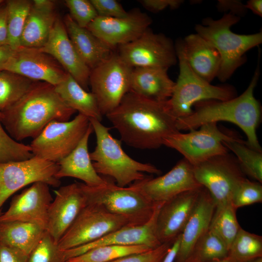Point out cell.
Listing matches in <instances>:
<instances>
[{"label": "cell", "mask_w": 262, "mask_h": 262, "mask_svg": "<svg viewBox=\"0 0 262 262\" xmlns=\"http://www.w3.org/2000/svg\"><path fill=\"white\" fill-rule=\"evenodd\" d=\"M228 249L222 240L209 229L195 245L187 262H210L225 259Z\"/></svg>", "instance_id": "37"}, {"label": "cell", "mask_w": 262, "mask_h": 262, "mask_svg": "<svg viewBox=\"0 0 262 262\" xmlns=\"http://www.w3.org/2000/svg\"><path fill=\"white\" fill-rule=\"evenodd\" d=\"M90 124L89 118L79 113L71 120L53 121L33 139L31 151L35 156L57 163L75 149Z\"/></svg>", "instance_id": "9"}, {"label": "cell", "mask_w": 262, "mask_h": 262, "mask_svg": "<svg viewBox=\"0 0 262 262\" xmlns=\"http://www.w3.org/2000/svg\"><path fill=\"white\" fill-rule=\"evenodd\" d=\"M37 82L8 71H0V112L17 101Z\"/></svg>", "instance_id": "32"}, {"label": "cell", "mask_w": 262, "mask_h": 262, "mask_svg": "<svg viewBox=\"0 0 262 262\" xmlns=\"http://www.w3.org/2000/svg\"><path fill=\"white\" fill-rule=\"evenodd\" d=\"M64 250L60 249L46 230L42 238L28 256L27 262H66Z\"/></svg>", "instance_id": "39"}, {"label": "cell", "mask_w": 262, "mask_h": 262, "mask_svg": "<svg viewBox=\"0 0 262 262\" xmlns=\"http://www.w3.org/2000/svg\"><path fill=\"white\" fill-rule=\"evenodd\" d=\"M181 240V234L175 239L162 262H174L178 252Z\"/></svg>", "instance_id": "49"}, {"label": "cell", "mask_w": 262, "mask_h": 262, "mask_svg": "<svg viewBox=\"0 0 262 262\" xmlns=\"http://www.w3.org/2000/svg\"><path fill=\"white\" fill-rule=\"evenodd\" d=\"M223 144L235 155L243 173L262 183V152L251 148L246 141L239 138L225 141Z\"/></svg>", "instance_id": "31"}, {"label": "cell", "mask_w": 262, "mask_h": 262, "mask_svg": "<svg viewBox=\"0 0 262 262\" xmlns=\"http://www.w3.org/2000/svg\"><path fill=\"white\" fill-rule=\"evenodd\" d=\"M65 4L72 19L81 27L86 28L98 16L90 0H66Z\"/></svg>", "instance_id": "41"}, {"label": "cell", "mask_w": 262, "mask_h": 262, "mask_svg": "<svg viewBox=\"0 0 262 262\" xmlns=\"http://www.w3.org/2000/svg\"><path fill=\"white\" fill-rule=\"evenodd\" d=\"M3 2V0H0V4L1 3Z\"/></svg>", "instance_id": "53"}, {"label": "cell", "mask_w": 262, "mask_h": 262, "mask_svg": "<svg viewBox=\"0 0 262 262\" xmlns=\"http://www.w3.org/2000/svg\"><path fill=\"white\" fill-rule=\"evenodd\" d=\"M186 133L180 131L166 138L163 143L178 151L193 166L209 159L228 153L223 142L238 137L221 131L217 123L201 126Z\"/></svg>", "instance_id": "11"}, {"label": "cell", "mask_w": 262, "mask_h": 262, "mask_svg": "<svg viewBox=\"0 0 262 262\" xmlns=\"http://www.w3.org/2000/svg\"><path fill=\"white\" fill-rule=\"evenodd\" d=\"M120 58L131 67H155L168 69L177 63L175 46L162 33H154L149 28L140 37L119 46Z\"/></svg>", "instance_id": "14"}, {"label": "cell", "mask_w": 262, "mask_h": 262, "mask_svg": "<svg viewBox=\"0 0 262 262\" xmlns=\"http://www.w3.org/2000/svg\"><path fill=\"white\" fill-rule=\"evenodd\" d=\"M231 262L227 259H225L222 260L217 261H213V262Z\"/></svg>", "instance_id": "52"}, {"label": "cell", "mask_w": 262, "mask_h": 262, "mask_svg": "<svg viewBox=\"0 0 262 262\" xmlns=\"http://www.w3.org/2000/svg\"><path fill=\"white\" fill-rule=\"evenodd\" d=\"M57 163L36 156L16 162L0 164V209L7 199L23 187L36 182L58 187L61 181L56 177Z\"/></svg>", "instance_id": "13"}, {"label": "cell", "mask_w": 262, "mask_h": 262, "mask_svg": "<svg viewBox=\"0 0 262 262\" xmlns=\"http://www.w3.org/2000/svg\"><path fill=\"white\" fill-rule=\"evenodd\" d=\"M32 1L11 0L7 2L8 45L14 50L20 47V39Z\"/></svg>", "instance_id": "36"}, {"label": "cell", "mask_w": 262, "mask_h": 262, "mask_svg": "<svg viewBox=\"0 0 262 262\" xmlns=\"http://www.w3.org/2000/svg\"><path fill=\"white\" fill-rule=\"evenodd\" d=\"M248 262H262V257L255 258Z\"/></svg>", "instance_id": "51"}, {"label": "cell", "mask_w": 262, "mask_h": 262, "mask_svg": "<svg viewBox=\"0 0 262 262\" xmlns=\"http://www.w3.org/2000/svg\"><path fill=\"white\" fill-rule=\"evenodd\" d=\"M240 17L229 13L220 19L205 18L203 24L195 26L198 34L218 51L221 58L217 77L224 82L246 61L245 54L262 43V32L251 34H238L231 31V27L240 20Z\"/></svg>", "instance_id": "4"}, {"label": "cell", "mask_w": 262, "mask_h": 262, "mask_svg": "<svg viewBox=\"0 0 262 262\" xmlns=\"http://www.w3.org/2000/svg\"><path fill=\"white\" fill-rule=\"evenodd\" d=\"M246 9H249L253 13L261 17L262 16V0H250L245 5Z\"/></svg>", "instance_id": "50"}, {"label": "cell", "mask_w": 262, "mask_h": 262, "mask_svg": "<svg viewBox=\"0 0 262 262\" xmlns=\"http://www.w3.org/2000/svg\"><path fill=\"white\" fill-rule=\"evenodd\" d=\"M218 7L221 10L227 9L231 10L230 13H244L246 9L245 5L239 1L219 0ZM235 15V14H234Z\"/></svg>", "instance_id": "47"}, {"label": "cell", "mask_w": 262, "mask_h": 262, "mask_svg": "<svg viewBox=\"0 0 262 262\" xmlns=\"http://www.w3.org/2000/svg\"><path fill=\"white\" fill-rule=\"evenodd\" d=\"M162 204L157 207L151 219L143 225L126 226L90 243L64 250L66 260L91 249L107 245H144L151 249L157 248L162 244L156 232L157 217Z\"/></svg>", "instance_id": "22"}, {"label": "cell", "mask_w": 262, "mask_h": 262, "mask_svg": "<svg viewBox=\"0 0 262 262\" xmlns=\"http://www.w3.org/2000/svg\"><path fill=\"white\" fill-rule=\"evenodd\" d=\"M132 69L114 52L91 70L89 83L102 115L116 108L130 91Z\"/></svg>", "instance_id": "8"}, {"label": "cell", "mask_w": 262, "mask_h": 262, "mask_svg": "<svg viewBox=\"0 0 262 262\" xmlns=\"http://www.w3.org/2000/svg\"><path fill=\"white\" fill-rule=\"evenodd\" d=\"M178 42L188 65L197 76L210 83L217 77L221 58L213 46L197 33Z\"/></svg>", "instance_id": "24"}, {"label": "cell", "mask_w": 262, "mask_h": 262, "mask_svg": "<svg viewBox=\"0 0 262 262\" xmlns=\"http://www.w3.org/2000/svg\"><path fill=\"white\" fill-rule=\"evenodd\" d=\"M215 208L209 192L203 188L195 208L181 234L174 262H187L195 245L209 230Z\"/></svg>", "instance_id": "23"}, {"label": "cell", "mask_w": 262, "mask_h": 262, "mask_svg": "<svg viewBox=\"0 0 262 262\" xmlns=\"http://www.w3.org/2000/svg\"><path fill=\"white\" fill-rule=\"evenodd\" d=\"M54 87L64 101L76 112L101 121L102 115L94 94L84 89L69 74Z\"/></svg>", "instance_id": "30"}, {"label": "cell", "mask_w": 262, "mask_h": 262, "mask_svg": "<svg viewBox=\"0 0 262 262\" xmlns=\"http://www.w3.org/2000/svg\"><path fill=\"white\" fill-rule=\"evenodd\" d=\"M39 49L54 58L84 89L88 90L91 69L78 54L60 17H57L46 44Z\"/></svg>", "instance_id": "21"}, {"label": "cell", "mask_w": 262, "mask_h": 262, "mask_svg": "<svg viewBox=\"0 0 262 262\" xmlns=\"http://www.w3.org/2000/svg\"><path fill=\"white\" fill-rule=\"evenodd\" d=\"M2 70L54 86L64 80L68 74L54 58L39 49L21 46L15 50Z\"/></svg>", "instance_id": "16"}, {"label": "cell", "mask_w": 262, "mask_h": 262, "mask_svg": "<svg viewBox=\"0 0 262 262\" xmlns=\"http://www.w3.org/2000/svg\"><path fill=\"white\" fill-rule=\"evenodd\" d=\"M106 116L121 140L136 148H158L166 138L180 132L177 119L169 112L166 101H154L131 91Z\"/></svg>", "instance_id": "1"}, {"label": "cell", "mask_w": 262, "mask_h": 262, "mask_svg": "<svg viewBox=\"0 0 262 262\" xmlns=\"http://www.w3.org/2000/svg\"><path fill=\"white\" fill-rule=\"evenodd\" d=\"M175 46L180 72L172 96L166 101L169 112L175 118L177 119L192 114V107L197 102L225 101L236 97L233 87L213 85L197 76L188 65L178 41Z\"/></svg>", "instance_id": "6"}, {"label": "cell", "mask_w": 262, "mask_h": 262, "mask_svg": "<svg viewBox=\"0 0 262 262\" xmlns=\"http://www.w3.org/2000/svg\"><path fill=\"white\" fill-rule=\"evenodd\" d=\"M53 199L49 185L36 182L12 198L0 221H20L36 224L46 230L48 211Z\"/></svg>", "instance_id": "18"}, {"label": "cell", "mask_w": 262, "mask_h": 262, "mask_svg": "<svg viewBox=\"0 0 262 262\" xmlns=\"http://www.w3.org/2000/svg\"><path fill=\"white\" fill-rule=\"evenodd\" d=\"M96 137V146L90 153L93 166L99 175L114 178L117 185L126 187L131 182L144 179V173L159 175L160 169L154 165L135 161L128 155L121 147V142L114 138L110 128L100 121L89 118Z\"/></svg>", "instance_id": "5"}, {"label": "cell", "mask_w": 262, "mask_h": 262, "mask_svg": "<svg viewBox=\"0 0 262 262\" xmlns=\"http://www.w3.org/2000/svg\"><path fill=\"white\" fill-rule=\"evenodd\" d=\"M197 181L211 195L215 207L231 202L236 187L245 177L236 158L228 153L193 166Z\"/></svg>", "instance_id": "12"}, {"label": "cell", "mask_w": 262, "mask_h": 262, "mask_svg": "<svg viewBox=\"0 0 262 262\" xmlns=\"http://www.w3.org/2000/svg\"><path fill=\"white\" fill-rule=\"evenodd\" d=\"M203 188L183 192L162 204L156 222L157 235L161 244L173 243L181 234Z\"/></svg>", "instance_id": "19"}, {"label": "cell", "mask_w": 262, "mask_h": 262, "mask_svg": "<svg viewBox=\"0 0 262 262\" xmlns=\"http://www.w3.org/2000/svg\"><path fill=\"white\" fill-rule=\"evenodd\" d=\"M45 231L46 229L41 227L29 222L0 221V243L29 255Z\"/></svg>", "instance_id": "29"}, {"label": "cell", "mask_w": 262, "mask_h": 262, "mask_svg": "<svg viewBox=\"0 0 262 262\" xmlns=\"http://www.w3.org/2000/svg\"><path fill=\"white\" fill-rule=\"evenodd\" d=\"M87 204H97L115 214L121 216L129 226L147 223L161 204L147 198L139 191L129 187H120L108 180L103 185L90 186L78 183Z\"/></svg>", "instance_id": "7"}, {"label": "cell", "mask_w": 262, "mask_h": 262, "mask_svg": "<svg viewBox=\"0 0 262 262\" xmlns=\"http://www.w3.org/2000/svg\"><path fill=\"white\" fill-rule=\"evenodd\" d=\"M126 226L123 217L111 213L97 204H87L80 212L58 244L66 250L95 241Z\"/></svg>", "instance_id": "10"}, {"label": "cell", "mask_w": 262, "mask_h": 262, "mask_svg": "<svg viewBox=\"0 0 262 262\" xmlns=\"http://www.w3.org/2000/svg\"><path fill=\"white\" fill-rule=\"evenodd\" d=\"M0 45H8L6 6L0 8Z\"/></svg>", "instance_id": "46"}, {"label": "cell", "mask_w": 262, "mask_h": 262, "mask_svg": "<svg viewBox=\"0 0 262 262\" xmlns=\"http://www.w3.org/2000/svg\"><path fill=\"white\" fill-rule=\"evenodd\" d=\"M167 70L155 67L133 68L130 91L154 101H166L171 97L175 84L169 77Z\"/></svg>", "instance_id": "27"}, {"label": "cell", "mask_w": 262, "mask_h": 262, "mask_svg": "<svg viewBox=\"0 0 262 262\" xmlns=\"http://www.w3.org/2000/svg\"><path fill=\"white\" fill-rule=\"evenodd\" d=\"M86 204L78 183L62 186L55 191L48 211L46 231L56 243H58Z\"/></svg>", "instance_id": "20"}, {"label": "cell", "mask_w": 262, "mask_h": 262, "mask_svg": "<svg viewBox=\"0 0 262 262\" xmlns=\"http://www.w3.org/2000/svg\"><path fill=\"white\" fill-rule=\"evenodd\" d=\"M76 111L68 106L53 85L37 82L21 98L1 112V122L16 141L37 137L53 121H67Z\"/></svg>", "instance_id": "2"}, {"label": "cell", "mask_w": 262, "mask_h": 262, "mask_svg": "<svg viewBox=\"0 0 262 262\" xmlns=\"http://www.w3.org/2000/svg\"><path fill=\"white\" fill-rule=\"evenodd\" d=\"M173 243H163L157 248L128 255L110 262H162Z\"/></svg>", "instance_id": "42"}, {"label": "cell", "mask_w": 262, "mask_h": 262, "mask_svg": "<svg viewBox=\"0 0 262 262\" xmlns=\"http://www.w3.org/2000/svg\"><path fill=\"white\" fill-rule=\"evenodd\" d=\"M152 23L151 17L138 9L128 12L121 17L98 16L86 28L109 47L131 42L140 37Z\"/></svg>", "instance_id": "17"}, {"label": "cell", "mask_w": 262, "mask_h": 262, "mask_svg": "<svg viewBox=\"0 0 262 262\" xmlns=\"http://www.w3.org/2000/svg\"><path fill=\"white\" fill-rule=\"evenodd\" d=\"M139 2L148 10L158 12L167 7L171 9L178 8L183 2L180 0H142Z\"/></svg>", "instance_id": "45"}, {"label": "cell", "mask_w": 262, "mask_h": 262, "mask_svg": "<svg viewBox=\"0 0 262 262\" xmlns=\"http://www.w3.org/2000/svg\"><path fill=\"white\" fill-rule=\"evenodd\" d=\"M0 112V164L26 160L34 155L30 145L16 141L7 133L1 122Z\"/></svg>", "instance_id": "38"}, {"label": "cell", "mask_w": 262, "mask_h": 262, "mask_svg": "<svg viewBox=\"0 0 262 262\" xmlns=\"http://www.w3.org/2000/svg\"><path fill=\"white\" fill-rule=\"evenodd\" d=\"M54 3L49 0H34L20 39V46L41 48L47 42L58 16Z\"/></svg>", "instance_id": "26"}, {"label": "cell", "mask_w": 262, "mask_h": 262, "mask_svg": "<svg viewBox=\"0 0 262 262\" xmlns=\"http://www.w3.org/2000/svg\"><path fill=\"white\" fill-rule=\"evenodd\" d=\"M129 186L157 204L163 203L183 192L203 187L195 178L193 166L184 158L164 175L155 178L147 176Z\"/></svg>", "instance_id": "15"}, {"label": "cell", "mask_w": 262, "mask_h": 262, "mask_svg": "<svg viewBox=\"0 0 262 262\" xmlns=\"http://www.w3.org/2000/svg\"><path fill=\"white\" fill-rule=\"evenodd\" d=\"M236 211L231 202L215 207L209 227L222 240L228 250L241 228Z\"/></svg>", "instance_id": "35"}, {"label": "cell", "mask_w": 262, "mask_h": 262, "mask_svg": "<svg viewBox=\"0 0 262 262\" xmlns=\"http://www.w3.org/2000/svg\"><path fill=\"white\" fill-rule=\"evenodd\" d=\"M15 50L8 45H0V71L11 59Z\"/></svg>", "instance_id": "48"}, {"label": "cell", "mask_w": 262, "mask_h": 262, "mask_svg": "<svg viewBox=\"0 0 262 262\" xmlns=\"http://www.w3.org/2000/svg\"><path fill=\"white\" fill-rule=\"evenodd\" d=\"M152 249L144 245H107L91 249L66 262H110L116 259Z\"/></svg>", "instance_id": "34"}, {"label": "cell", "mask_w": 262, "mask_h": 262, "mask_svg": "<svg viewBox=\"0 0 262 262\" xmlns=\"http://www.w3.org/2000/svg\"><path fill=\"white\" fill-rule=\"evenodd\" d=\"M259 61L248 86L241 95L225 101L209 100L196 103L192 114L177 119L178 130L192 131L207 123L229 122L245 133L248 146L262 152L257 135L261 119V107L254 95L260 75Z\"/></svg>", "instance_id": "3"}, {"label": "cell", "mask_w": 262, "mask_h": 262, "mask_svg": "<svg viewBox=\"0 0 262 262\" xmlns=\"http://www.w3.org/2000/svg\"><path fill=\"white\" fill-rule=\"evenodd\" d=\"M63 22L74 48L91 70L114 53V49L101 41L87 28L80 27L69 14L65 16Z\"/></svg>", "instance_id": "28"}, {"label": "cell", "mask_w": 262, "mask_h": 262, "mask_svg": "<svg viewBox=\"0 0 262 262\" xmlns=\"http://www.w3.org/2000/svg\"><path fill=\"white\" fill-rule=\"evenodd\" d=\"M260 257H262V237L241 228L225 259L231 262H248Z\"/></svg>", "instance_id": "33"}, {"label": "cell", "mask_w": 262, "mask_h": 262, "mask_svg": "<svg viewBox=\"0 0 262 262\" xmlns=\"http://www.w3.org/2000/svg\"><path fill=\"white\" fill-rule=\"evenodd\" d=\"M262 201L261 183L252 181L245 178L237 185L231 203L237 210L239 208Z\"/></svg>", "instance_id": "40"}, {"label": "cell", "mask_w": 262, "mask_h": 262, "mask_svg": "<svg viewBox=\"0 0 262 262\" xmlns=\"http://www.w3.org/2000/svg\"><path fill=\"white\" fill-rule=\"evenodd\" d=\"M93 131L90 123L84 136L75 149L57 163L59 165L56 174L57 179L75 178L82 180L84 184L90 186L101 185L108 182L96 172L90 158L88 141Z\"/></svg>", "instance_id": "25"}, {"label": "cell", "mask_w": 262, "mask_h": 262, "mask_svg": "<svg viewBox=\"0 0 262 262\" xmlns=\"http://www.w3.org/2000/svg\"><path fill=\"white\" fill-rule=\"evenodd\" d=\"M28 256L19 249L0 243V262H27Z\"/></svg>", "instance_id": "44"}, {"label": "cell", "mask_w": 262, "mask_h": 262, "mask_svg": "<svg viewBox=\"0 0 262 262\" xmlns=\"http://www.w3.org/2000/svg\"><path fill=\"white\" fill-rule=\"evenodd\" d=\"M98 16L105 17H121L127 12L121 4L115 0H90Z\"/></svg>", "instance_id": "43"}]
</instances>
